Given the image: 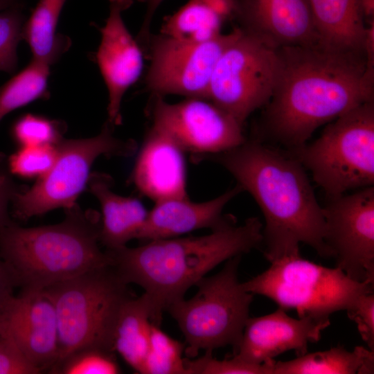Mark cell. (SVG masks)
<instances>
[{
  "mask_svg": "<svg viewBox=\"0 0 374 374\" xmlns=\"http://www.w3.org/2000/svg\"><path fill=\"white\" fill-rule=\"evenodd\" d=\"M278 51V74L264 107L262 139L287 150L298 148L320 126L374 100V70L367 66L364 51L337 49L321 42Z\"/></svg>",
  "mask_w": 374,
  "mask_h": 374,
  "instance_id": "1",
  "label": "cell"
},
{
  "mask_svg": "<svg viewBox=\"0 0 374 374\" xmlns=\"http://www.w3.org/2000/svg\"><path fill=\"white\" fill-rule=\"evenodd\" d=\"M198 159L222 166L256 200L265 218L262 244L268 261L300 252L301 242L323 258L332 257L324 241L323 207L305 168L289 152L246 139L235 148Z\"/></svg>",
  "mask_w": 374,
  "mask_h": 374,
  "instance_id": "2",
  "label": "cell"
},
{
  "mask_svg": "<svg viewBox=\"0 0 374 374\" xmlns=\"http://www.w3.org/2000/svg\"><path fill=\"white\" fill-rule=\"evenodd\" d=\"M262 224L258 217L233 223L208 235L148 241L136 247L105 249L110 265L127 284L144 290L152 310V323L219 264L259 248Z\"/></svg>",
  "mask_w": 374,
  "mask_h": 374,
  "instance_id": "3",
  "label": "cell"
},
{
  "mask_svg": "<svg viewBox=\"0 0 374 374\" xmlns=\"http://www.w3.org/2000/svg\"><path fill=\"white\" fill-rule=\"evenodd\" d=\"M100 222V214L76 204L56 224L22 227L11 221L0 227V257L19 287L44 290L110 264L99 246Z\"/></svg>",
  "mask_w": 374,
  "mask_h": 374,
  "instance_id": "4",
  "label": "cell"
},
{
  "mask_svg": "<svg viewBox=\"0 0 374 374\" xmlns=\"http://www.w3.org/2000/svg\"><path fill=\"white\" fill-rule=\"evenodd\" d=\"M128 285L108 264L42 290L57 314L56 362L85 347L114 351L113 334L118 314L124 303L134 296Z\"/></svg>",
  "mask_w": 374,
  "mask_h": 374,
  "instance_id": "5",
  "label": "cell"
},
{
  "mask_svg": "<svg viewBox=\"0 0 374 374\" xmlns=\"http://www.w3.org/2000/svg\"><path fill=\"white\" fill-rule=\"evenodd\" d=\"M287 151L310 170L328 198L373 186L374 100L330 122L314 142Z\"/></svg>",
  "mask_w": 374,
  "mask_h": 374,
  "instance_id": "6",
  "label": "cell"
},
{
  "mask_svg": "<svg viewBox=\"0 0 374 374\" xmlns=\"http://www.w3.org/2000/svg\"><path fill=\"white\" fill-rule=\"evenodd\" d=\"M241 257L228 259L221 271L197 283V291L192 298L167 308L184 336L188 358H195L201 350L213 351L226 346L236 350L253 298L238 278Z\"/></svg>",
  "mask_w": 374,
  "mask_h": 374,
  "instance_id": "7",
  "label": "cell"
},
{
  "mask_svg": "<svg viewBox=\"0 0 374 374\" xmlns=\"http://www.w3.org/2000/svg\"><path fill=\"white\" fill-rule=\"evenodd\" d=\"M270 267L242 283L244 290L274 301L299 317L329 319L346 310L361 295L373 293L374 284L349 278L340 268L326 267L301 256L300 252L277 258Z\"/></svg>",
  "mask_w": 374,
  "mask_h": 374,
  "instance_id": "8",
  "label": "cell"
},
{
  "mask_svg": "<svg viewBox=\"0 0 374 374\" xmlns=\"http://www.w3.org/2000/svg\"><path fill=\"white\" fill-rule=\"evenodd\" d=\"M107 121L96 136L62 139L51 169L30 188H19L11 204L15 217L26 220L52 210L75 206L91 175V166L100 156L130 157L137 145L132 139L116 137Z\"/></svg>",
  "mask_w": 374,
  "mask_h": 374,
  "instance_id": "9",
  "label": "cell"
},
{
  "mask_svg": "<svg viewBox=\"0 0 374 374\" xmlns=\"http://www.w3.org/2000/svg\"><path fill=\"white\" fill-rule=\"evenodd\" d=\"M240 30L216 63L208 100L243 126L253 112L269 103L280 63L277 48Z\"/></svg>",
  "mask_w": 374,
  "mask_h": 374,
  "instance_id": "10",
  "label": "cell"
},
{
  "mask_svg": "<svg viewBox=\"0 0 374 374\" xmlns=\"http://www.w3.org/2000/svg\"><path fill=\"white\" fill-rule=\"evenodd\" d=\"M240 30L237 26L204 42H186L161 33L150 35V64L145 77L148 89L154 96L177 94L208 100L216 63Z\"/></svg>",
  "mask_w": 374,
  "mask_h": 374,
  "instance_id": "11",
  "label": "cell"
},
{
  "mask_svg": "<svg viewBox=\"0 0 374 374\" xmlns=\"http://www.w3.org/2000/svg\"><path fill=\"white\" fill-rule=\"evenodd\" d=\"M324 241L336 267L349 278L374 284V188L328 198L323 207Z\"/></svg>",
  "mask_w": 374,
  "mask_h": 374,
  "instance_id": "12",
  "label": "cell"
},
{
  "mask_svg": "<svg viewBox=\"0 0 374 374\" xmlns=\"http://www.w3.org/2000/svg\"><path fill=\"white\" fill-rule=\"evenodd\" d=\"M152 125L170 135L195 159L217 154L242 143L246 138L232 116L207 99L188 98L177 103L154 96Z\"/></svg>",
  "mask_w": 374,
  "mask_h": 374,
  "instance_id": "13",
  "label": "cell"
},
{
  "mask_svg": "<svg viewBox=\"0 0 374 374\" xmlns=\"http://www.w3.org/2000/svg\"><path fill=\"white\" fill-rule=\"evenodd\" d=\"M108 1L109 15L100 29L101 39L96 60L108 92L107 122L114 127L122 123V100L141 76L143 53L122 16L132 0Z\"/></svg>",
  "mask_w": 374,
  "mask_h": 374,
  "instance_id": "14",
  "label": "cell"
},
{
  "mask_svg": "<svg viewBox=\"0 0 374 374\" xmlns=\"http://www.w3.org/2000/svg\"><path fill=\"white\" fill-rule=\"evenodd\" d=\"M6 331L19 349L42 373L59 357L55 306L42 290L21 288L3 310Z\"/></svg>",
  "mask_w": 374,
  "mask_h": 374,
  "instance_id": "15",
  "label": "cell"
},
{
  "mask_svg": "<svg viewBox=\"0 0 374 374\" xmlns=\"http://www.w3.org/2000/svg\"><path fill=\"white\" fill-rule=\"evenodd\" d=\"M330 323V319H294L280 308L269 314L249 317L233 355L254 364L271 362L288 350L303 355L308 353V344L320 340Z\"/></svg>",
  "mask_w": 374,
  "mask_h": 374,
  "instance_id": "16",
  "label": "cell"
},
{
  "mask_svg": "<svg viewBox=\"0 0 374 374\" xmlns=\"http://www.w3.org/2000/svg\"><path fill=\"white\" fill-rule=\"evenodd\" d=\"M235 19L277 48L320 42L309 0H237Z\"/></svg>",
  "mask_w": 374,
  "mask_h": 374,
  "instance_id": "17",
  "label": "cell"
},
{
  "mask_svg": "<svg viewBox=\"0 0 374 374\" xmlns=\"http://www.w3.org/2000/svg\"><path fill=\"white\" fill-rule=\"evenodd\" d=\"M184 152L170 135L152 125L132 173L137 190L154 202L188 197Z\"/></svg>",
  "mask_w": 374,
  "mask_h": 374,
  "instance_id": "18",
  "label": "cell"
},
{
  "mask_svg": "<svg viewBox=\"0 0 374 374\" xmlns=\"http://www.w3.org/2000/svg\"><path fill=\"white\" fill-rule=\"evenodd\" d=\"M242 191L237 184L218 197L202 202H192L188 197L155 202L137 239L148 242L172 238L197 229L213 231L235 223L233 216L223 214V210Z\"/></svg>",
  "mask_w": 374,
  "mask_h": 374,
  "instance_id": "19",
  "label": "cell"
},
{
  "mask_svg": "<svg viewBox=\"0 0 374 374\" xmlns=\"http://www.w3.org/2000/svg\"><path fill=\"white\" fill-rule=\"evenodd\" d=\"M88 186L100 205V244L114 249L137 239L149 211L144 204L135 197L114 193L113 179L105 173L91 174Z\"/></svg>",
  "mask_w": 374,
  "mask_h": 374,
  "instance_id": "20",
  "label": "cell"
},
{
  "mask_svg": "<svg viewBox=\"0 0 374 374\" xmlns=\"http://www.w3.org/2000/svg\"><path fill=\"white\" fill-rule=\"evenodd\" d=\"M320 42L341 50L364 51L366 26L360 0H309Z\"/></svg>",
  "mask_w": 374,
  "mask_h": 374,
  "instance_id": "21",
  "label": "cell"
},
{
  "mask_svg": "<svg viewBox=\"0 0 374 374\" xmlns=\"http://www.w3.org/2000/svg\"><path fill=\"white\" fill-rule=\"evenodd\" d=\"M236 10L237 0H189L165 19L161 33L186 42H207L222 34Z\"/></svg>",
  "mask_w": 374,
  "mask_h": 374,
  "instance_id": "22",
  "label": "cell"
},
{
  "mask_svg": "<svg viewBox=\"0 0 374 374\" xmlns=\"http://www.w3.org/2000/svg\"><path fill=\"white\" fill-rule=\"evenodd\" d=\"M152 324L151 307L143 294L124 303L115 325L113 350L139 373L148 352Z\"/></svg>",
  "mask_w": 374,
  "mask_h": 374,
  "instance_id": "23",
  "label": "cell"
},
{
  "mask_svg": "<svg viewBox=\"0 0 374 374\" xmlns=\"http://www.w3.org/2000/svg\"><path fill=\"white\" fill-rule=\"evenodd\" d=\"M373 371V350L359 346L349 351L339 345L324 351L306 353L292 360L275 361L271 374H371Z\"/></svg>",
  "mask_w": 374,
  "mask_h": 374,
  "instance_id": "24",
  "label": "cell"
},
{
  "mask_svg": "<svg viewBox=\"0 0 374 374\" xmlns=\"http://www.w3.org/2000/svg\"><path fill=\"white\" fill-rule=\"evenodd\" d=\"M66 0H39L24 22L23 39L32 53V60L51 66L68 51L69 37L57 33L60 15Z\"/></svg>",
  "mask_w": 374,
  "mask_h": 374,
  "instance_id": "25",
  "label": "cell"
},
{
  "mask_svg": "<svg viewBox=\"0 0 374 374\" xmlns=\"http://www.w3.org/2000/svg\"><path fill=\"white\" fill-rule=\"evenodd\" d=\"M50 66L32 60L0 87V122L10 112L48 97Z\"/></svg>",
  "mask_w": 374,
  "mask_h": 374,
  "instance_id": "26",
  "label": "cell"
},
{
  "mask_svg": "<svg viewBox=\"0 0 374 374\" xmlns=\"http://www.w3.org/2000/svg\"><path fill=\"white\" fill-rule=\"evenodd\" d=\"M185 344L152 324L150 346L141 374H186L183 352Z\"/></svg>",
  "mask_w": 374,
  "mask_h": 374,
  "instance_id": "27",
  "label": "cell"
},
{
  "mask_svg": "<svg viewBox=\"0 0 374 374\" xmlns=\"http://www.w3.org/2000/svg\"><path fill=\"white\" fill-rule=\"evenodd\" d=\"M116 353L98 347L75 350L56 362L48 371L57 374H118L121 369Z\"/></svg>",
  "mask_w": 374,
  "mask_h": 374,
  "instance_id": "28",
  "label": "cell"
},
{
  "mask_svg": "<svg viewBox=\"0 0 374 374\" xmlns=\"http://www.w3.org/2000/svg\"><path fill=\"white\" fill-rule=\"evenodd\" d=\"M64 127L60 121L30 113L15 121L11 134L19 147L57 145L63 139Z\"/></svg>",
  "mask_w": 374,
  "mask_h": 374,
  "instance_id": "29",
  "label": "cell"
},
{
  "mask_svg": "<svg viewBox=\"0 0 374 374\" xmlns=\"http://www.w3.org/2000/svg\"><path fill=\"white\" fill-rule=\"evenodd\" d=\"M25 21L22 4L0 11V71L12 73L17 66V50Z\"/></svg>",
  "mask_w": 374,
  "mask_h": 374,
  "instance_id": "30",
  "label": "cell"
},
{
  "mask_svg": "<svg viewBox=\"0 0 374 374\" xmlns=\"http://www.w3.org/2000/svg\"><path fill=\"white\" fill-rule=\"evenodd\" d=\"M57 145L20 147L7 159L10 173L26 179L42 177L56 159Z\"/></svg>",
  "mask_w": 374,
  "mask_h": 374,
  "instance_id": "31",
  "label": "cell"
},
{
  "mask_svg": "<svg viewBox=\"0 0 374 374\" xmlns=\"http://www.w3.org/2000/svg\"><path fill=\"white\" fill-rule=\"evenodd\" d=\"M213 351H205L204 355L190 359L184 358L186 374H271L273 364H254L246 362L233 355L232 358L219 360Z\"/></svg>",
  "mask_w": 374,
  "mask_h": 374,
  "instance_id": "32",
  "label": "cell"
},
{
  "mask_svg": "<svg viewBox=\"0 0 374 374\" xmlns=\"http://www.w3.org/2000/svg\"><path fill=\"white\" fill-rule=\"evenodd\" d=\"M32 364L6 331L0 332V374H38Z\"/></svg>",
  "mask_w": 374,
  "mask_h": 374,
  "instance_id": "33",
  "label": "cell"
},
{
  "mask_svg": "<svg viewBox=\"0 0 374 374\" xmlns=\"http://www.w3.org/2000/svg\"><path fill=\"white\" fill-rule=\"evenodd\" d=\"M346 311L348 317L357 324L363 341L371 350L374 351L373 292L359 296Z\"/></svg>",
  "mask_w": 374,
  "mask_h": 374,
  "instance_id": "34",
  "label": "cell"
},
{
  "mask_svg": "<svg viewBox=\"0 0 374 374\" xmlns=\"http://www.w3.org/2000/svg\"><path fill=\"white\" fill-rule=\"evenodd\" d=\"M7 159L4 155L0 154V227L12 221L8 214V206L19 188L13 181Z\"/></svg>",
  "mask_w": 374,
  "mask_h": 374,
  "instance_id": "35",
  "label": "cell"
},
{
  "mask_svg": "<svg viewBox=\"0 0 374 374\" xmlns=\"http://www.w3.org/2000/svg\"><path fill=\"white\" fill-rule=\"evenodd\" d=\"M19 287L13 272L0 257V310L3 311L8 303L15 296L13 291Z\"/></svg>",
  "mask_w": 374,
  "mask_h": 374,
  "instance_id": "36",
  "label": "cell"
},
{
  "mask_svg": "<svg viewBox=\"0 0 374 374\" xmlns=\"http://www.w3.org/2000/svg\"><path fill=\"white\" fill-rule=\"evenodd\" d=\"M165 0H145L146 10L138 35V42H148L150 36V26L157 9Z\"/></svg>",
  "mask_w": 374,
  "mask_h": 374,
  "instance_id": "37",
  "label": "cell"
},
{
  "mask_svg": "<svg viewBox=\"0 0 374 374\" xmlns=\"http://www.w3.org/2000/svg\"><path fill=\"white\" fill-rule=\"evenodd\" d=\"M364 19L367 22L374 19V0H360Z\"/></svg>",
  "mask_w": 374,
  "mask_h": 374,
  "instance_id": "38",
  "label": "cell"
},
{
  "mask_svg": "<svg viewBox=\"0 0 374 374\" xmlns=\"http://www.w3.org/2000/svg\"><path fill=\"white\" fill-rule=\"evenodd\" d=\"M24 0H0V11L22 4Z\"/></svg>",
  "mask_w": 374,
  "mask_h": 374,
  "instance_id": "39",
  "label": "cell"
},
{
  "mask_svg": "<svg viewBox=\"0 0 374 374\" xmlns=\"http://www.w3.org/2000/svg\"><path fill=\"white\" fill-rule=\"evenodd\" d=\"M6 330V319L2 310H0V332Z\"/></svg>",
  "mask_w": 374,
  "mask_h": 374,
  "instance_id": "40",
  "label": "cell"
}]
</instances>
